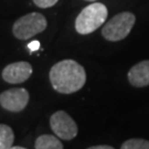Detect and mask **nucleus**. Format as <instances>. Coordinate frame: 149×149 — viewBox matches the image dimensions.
I'll list each match as a JSON object with an SVG mask.
<instances>
[{
  "label": "nucleus",
  "mask_w": 149,
  "mask_h": 149,
  "mask_svg": "<svg viewBox=\"0 0 149 149\" xmlns=\"http://www.w3.org/2000/svg\"><path fill=\"white\" fill-rule=\"evenodd\" d=\"M36 149H63V144L52 135H41L34 141Z\"/></svg>",
  "instance_id": "9"
},
{
  "label": "nucleus",
  "mask_w": 149,
  "mask_h": 149,
  "mask_svg": "<svg viewBox=\"0 0 149 149\" xmlns=\"http://www.w3.org/2000/svg\"><path fill=\"white\" fill-rule=\"evenodd\" d=\"M90 149H114V147H113V146L102 145V146H92V147H90Z\"/></svg>",
  "instance_id": "14"
},
{
  "label": "nucleus",
  "mask_w": 149,
  "mask_h": 149,
  "mask_svg": "<svg viewBox=\"0 0 149 149\" xmlns=\"http://www.w3.org/2000/svg\"><path fill=\"white\" fill-rule=\"evenodd\" d=\"M122 149H149V140L143 138H133L124 141Z\"/></svg>",
  "instance_id": "11"
},
{
  "label": "nucleus",
  "mask_w": 149,
  "mask_h": 149,
  "mask_svg": "<svg viewBox=\"0 0 149 149\" xmlns=\"http://www.w3.org/2000/svg\"><path fill=\"white\" fill-rule=\"evenodd\" d=\"M136 22V17L132 12H120L114 16L105 23L102 30V36L107 41H120L127 37Z\"/></svg>",
  "instance_id": "4"
},
{
  "label": "nucleus",
  "mask_w": 149,
  "mask_h": 149,
  "mask_svg": "<svg viewBox=\"0 0 149 149\" xmlns=\"http://www.w3.org/2000/svg\"><path fill=\"white\" fill-rule=\"evenodd\" d=\"M50 126L53 133L63 140L75 138L79 133V128L74 119L64 111H58L50 117Z\"/></svg>",
  "instance_id": "5"
},
{
  "label": "nucleus",
  "mask_w": 149,
  "mask_h": 149,
  "mask_svg": "<svg viewBox=\"0 0 149 149\" xmlns=\"http://www.w3.org/2000/svg\"><path fill=\"white\" fill-rule=\"evenodd\" d=\"M52 87L61 94H72L86 83L84 68L74 60H63L54 64L49 73Z\"/></svg>",
  "instance_id": "1"
},
{
  "label": "nucleus",
  "mask_w": 149,
  "mask_h": 149,
  "mask_svg": "<svg viewBox=\"0 0 149 149\" xmlns=\"http://www.w3.org/2000/svg\"><path fill=\"white\" fill-rule=\"evenodd\" d=\"M59 0H33L34 5L38 6L39 8H42V9H47L50 7H53Z\"/></svg>",
  "instance_id": "12"
},
{
  "label": "nucleus",
  "mask_w": 149,
  "mask_h": 149,
  "mask_svg": "<svg viewBox=\"0 0 149 149\" xmlns=\"http://www.w3.org/2000/svg\"><path fill=\"white\" fill-rule=\"evenodd\" d=\"M29 100L30 95L26 88H10L0 94V106L6 111L18 113L27 107Z\"/></svg>",
  "instance_id": "6"
},
{
  "label": "nucleus",
  "mask_w": 149,
  "mask_h": 149,
  "mask_svg": "<svg viewBox=\"0 0 149 149\" xmlns=\"http://www.w3.org/2000/svg\"><path fill=\"white\" fill-rule=\"evenodd\" d=\"M29 49L30 50H32V51H34V50H38V49L40 48V43L38 42V41H34V42H32V43H29Z\"/></svg>",
  "instance_id": "13"
},
{
  "label": "nucleus",
  "mask_w": 149,
  "mask_h": 149,
  "mask_svg": "<svg viewBox=\"0 0 149 149\" xmlns=\"http://www.w3.org/2000/svg\"><path fill=\"white\" fill-rule=\"evenodd\" d=\"M32 65L26 61H19L6 65L2 70V79L9 84H20L30 79L32 74Z\"/></svg>",
  "instance_id": "7"
},
{
  "label": "nucleus",
  "mask_w": 149,
  "mask_h": 149,
  "mask_svg": "<svg viewBox=\"0 0 149 149\" xmlns=\"http://www.w3.org/2000/svg\"><path fill=\"white\" fill-rule=\"evenodd\" d=\"M128 81L135 87L149 85V60H145L134 65L128 72Z\"/></svg>",
  "instance_id": "8"
},
{
  "label": "nucleus",
  "mask_w": 149,
  "mask_h": 149,
  "mask_svg": "<svg viewBox=\"0 0 149 149\" xmlns=\"http://www.w3.org/2000/svg\"><path fill=\"white\" fill-rule=\"evenodd\" d=\"M48 27L45 17L40 12H31L22 16L12 26V33L19 40H27L43 32Z\"/></svg>",
  "instance_id": "3"
},
{
  "label": "nucleus",
  "mask_w": 149,
  "mask_h": 149,
  "mask_svg": "<svg viewBox=\"0 0 149 149\" xmlns=\"http://www.w3.org/2000/svg\"><path fill=\"white\" fill-rule=\"evenodd\" d=\"M85 1H91V2H95V1H97V0H85Z\"/></svg>",
  "instance_id": "16"
},
{
  "label": "nucleus",
  "mask_w": 149,
  "mask_h": 149,
  "mask_svg": "<svg viewBox=\"0 0 149 149\" xmlns=\"http://www.w3.org/2000/svg\"><path fill=\"white\" fill-rule=\"evenodd\" d=\"M15 141V134L10 126L0 124V149H10Z\"/></svg>",
  "instance_id": "10"
},
{
  "label": "nucleus",
  "mask_w": 149,
  "mask_h": 149,
  "mask_svg": "<svg viewBox=\"0 0 149 149\" xmlns=\"http://www.w3.org/2000/svg\"><path fill=\"white\" fill-rule=\"evenodd\" d=\"M108 16L106 6L101 2L91 3L85 7L76 17L75 30L80 34H90L103 26Z\"/></svg>",
  "instance_id": "2"
},
{
  "label": "nucleus",
  "mask_w": 149,
  "mask_h": 149,
  "mask_svg": "<svg viewBox=\"0 0 149 149\" xmlns=\"http://www.w3.org/2000/svg\"><path fill=\"white\" fill-rule=\"evenodd\" d=\"M11 149H24L23 147H16V146H12Z\"/></svg>",
  "instance_id": "15"
}]
</instances>
